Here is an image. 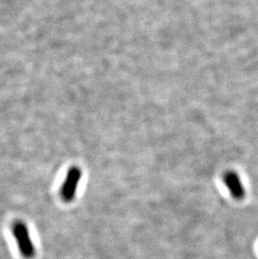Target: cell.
<instances>
[{"label": "cell", "instance_id": "6da1fadb", "mask_svg": "<svg viewBox=\"0 0 258 259\" xmlns=\"http://www.w3.org/2000/svg\"><path fill=\"white\" fill-rule=\"evenodd\" d=\"M13 235L17 242L20 253L25 258H32L34 256V247L32 242L29 229L25 223L20 221L15 222L12 227Z\"/></svg>", "mask_w": 258, "mask_h": 259}, {"label": "cell", "instance_id": "7a4b0ae2", "mask_svg": "<svg viewBox=\"0 0 258 259\" xmlns=\"http://www.w3.org/2000/svg\"><path fill=\"white\" fill-rule=\"evenodd\" d=\"M81 176V170L77 166H72L69 169L61 189V196L64 201L71 202L76 197Z\"/></svg>", "mask_w": 258, "mask_h": 259}, {"label": "cell", "instance_id": "3957f363", "mask_svg": "<svg viewBox=\"0 0 258 259\" xmlns=\"http://www.w3.org/2000/svg\"><path fill=\"white\" fill-rule=\"evenodd\" d=\"M223 181L234 199L242 200L245 197L246 191L238 174L232 170L226 172L223 176Z\"/></svg>", "mask_w": 258, "mask_h": 259}]
</instances>
